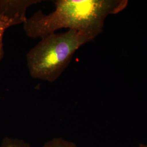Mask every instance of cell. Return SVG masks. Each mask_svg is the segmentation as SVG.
Wrapping results in <instances>:
<instances>
[{"mask_svg": "<svg viewBox=\"0 0 147 147\" xmlns=\"http://www.w3.org/2000/svg\"><path fill=\"white\" fill-rule=\"evenodd\" d=\"M42 147H78L74 142L61 137H55L46 142Z\"/></svg>", "mask_w": 147, "mask_h": 147, "instance_id": "obj_4", "label": "cell"}, {"mask_svg": "<svg viewBox=\"0 0 147 147\" xmlns=\"http://www.w3.org/2000/svg\"><path fill=\"white\" fill-rule=\"evenodd\" d=\"M92 37L74 30L49 34L27 54L29 72L34 79L55 81L70 62L74 53Z\"/></svg>", "mask_w": 147, "mask_h": 147, "instance_id": "obj_2", "label": "cell"}, {"mask_svg": "<svg viewBox=\"0 0 147 147\" xmlns=\"http://www.w3.org/2000/svg\"><path fill=\"white\" fill-rule=\"evenodd\" d=\"M0 147H31L24 141L12 137H5L2 141Z\"/></svg>", "mask_w": 147, "mask_h": 147, "instance_id": "obj_5", "label": "cell"}, {"mask_svg": "<svg viewBox=\"0 0 147 147\" xmlns=\"http://www.w3.org/2000/svg\"><path fill=\"white\" fill-rule=\"evenodd\" d=\"M126 0H57L49 14L36 12L23 24L27 36L43 38L63 28L94 39L102 31L106 18L126 8Z\"/></svg>", "mask_w": 147, "mask_h": 147, "instance_id": "obj_1", "label": "cell"}, {"mask_svg": "<svg viewBox=\"0 0 147 147\" xmlns=\"http://www.w3.org/2000/svg\"><path fill=\"white\" fill-rule=\"evenodd\" d=\"M38 0H0V61L3 57V37L9 27L24 24L27 8L40 2Z\"/></svg>", "mask_w": 147, "mask_h": 147, "instance_id": "obj_3", "label": "cell"}, {"mask_svg": "<svg viewBox=\"0 0 147 147\" xmlns=\"http://www.w3.org/2000/svg\"><path fill=\"white\" fill-rule=\"evenodd\" d=\"M137 147H147V144H144V143H140L138 146Z\"/></svg>", "mask_w": 147, "mask_h": 147, "instance_id": "obj_6", "label": "cell"}]
</instances>
